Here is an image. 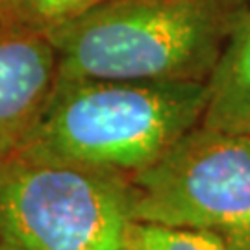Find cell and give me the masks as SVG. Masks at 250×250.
<instances>
[{"mask_svg": "<svg viewBox=\"0 0 250 250\" xmlns=\"http://www.w3.org/2000/svg\"><path fill=\"white\" fill-rule=\"evenodd\" d=\"M208 83L58 80L17 152L128 180L202 123Z\"/></svg>", "mask_w": 250, "mask_h": 250, "instance_id": "cell-1", "label": "cell"}, {"mask_svg": "<svg viewBox=\"0 0 250 250\" xmlns=\"http://www.w3.org/2000/svg\"><path fill=\"white\" fill-rule=\"evenodd\" d=\"M249 0H106L52 32L58 80L208 83Z\"/></svg>", "mask_w": 250, "mask_h": 250, "instance_id": "cell-2", "label": "cell"}, {"mask_svg": "<svg viewBox=\"0 0 250 250\" xmlns=\"http://www.w3.org/2000/svg\"><path fill=\"white\" fill-rule=\"evenodd\" d=\"M128 182L26 154L0 158V243L17 250H128Z\"/></svg>", "mask_w": 250, "mask_h": 250, "instance_id": "cell-3", "label": "cell"}, {"mask_svg": "<svg viewBox=\"0 0 250 250\" xmlns=\"http://www.w3.org/2000/svg\"><path fill=\"white\" fill-rule=\"evenodd\" d=\"M126 182L135 223L200 230L250 250V135L198 125Z\"/></svg>", "mask_w": 250, "mask_h": 250, "instance_id": "cell-4", "label": "cell"}, {"mask_svg": "<svg viewBox=\"0 0 250 250\" xmlns=\"http://www.w3.org/2000/svg\"><path fill=\"white\" fill-rule=\"evenodd\" d=\"M58 83V52L46 36L0 22V158L15 154Z\"/></svg>", "mask_w": 250, "mask_h": 250, "instance_id": "cell-5", "label": "cell"}, {"mask_svg": "<svg viewBox=\"0 0 250 250\" xmlns=\"http://www.w3.org/2000/svg\"><path fill=\"white\" fill-rule=\"evenodd\" d=\"M202 126L250 135V0L208 80Z\"/></svg>", "mask_w": 250, "mask_h": 250, "instance_id": "cell-6", "label": "cell"}, {"mask_svg": "<svg viewBox=\"0 0 250 250\" xmlns=\"http://www.w3.org/2000/svg\"><path fill=\"white\" fill-rule=\"evenodd\" d=\"M104 2L106 0H2V22L48 37Z\"/></svg>", "mask_w": 250, "mask_h": 250, "instance_id": "cell-7", "label": "cell"}, {"mask_svg": "<svg viewBox=\"0 0 250 250\" xmlns=\"http://www.w3.org/2000/svg\"><path fill=\"white\" fill-rule=\"evenodd\" d=\"M128 250H233L213 233L163 224L134 223Z\"/></svg>", "mask_w": 250, "mask_h": 250, "instance_id": "cell-8", "label": "cell"}, {"mask_svg": "<svg viewBox=\"0 0 250 250\" xmlns=\"http://www.w3.org/2000/svg\"><path fill=\"white\" fill-rule=\"evenodd\" d=\"M0 250H17V249H11L8 245H4V243H0Z\"/></svg>", "mask_w": 250, "mask_h": 250, "instance_id": "cell-9", "label": "cell"}, {"mask_svg": "<svg viewBox=\"0 0 250 250\" xmlns=\"http://www.w3.org/2000/svg\"><path fill=\"white\" fill-rule=\"evenodd\" d=\"M0 22H2V0H0Z\"/></svg>", "mask_w": 250, "mask_h": 250, "instance_id": "cell-10", "label": "cell"}]
</instances>
